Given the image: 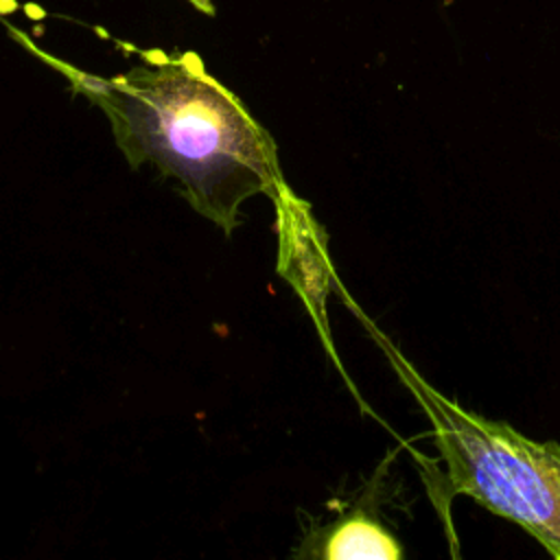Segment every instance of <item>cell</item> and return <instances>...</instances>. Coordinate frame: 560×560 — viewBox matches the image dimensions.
Segmentation results:
<instances>
[{"label":"cell","mask_w":560,"mask_h":560,"mask_svg":"<svg viewBox=\"0 0 560 560\" xmlns=\"http://www.w3.org/2000/svg\"><path fill=\"white\" fill-rule=\"evenodd\" d=\"M42 57L105 112L129 164L151 162L177 179L188 203L225 232L238 225V210L254 195L282 206L273 140L197 55H144V63L114 79Z\"/></svg>","instance_id":"1"},{"label":"cell","mask_w":560,"mask_h":560,"mask_svg":"<svg viewBox=\"0 0 560 560\" xmlns=\"http://www.w3.org/2000/svg\"><path fill=\"white\" fill-rule=\"evenodd\" d=\"M400 383L427 413L453 494L516 523L560 560V444L536 442L438 392L370 324Z\"/></svg>","instance_id":"2"},{"label":"cell","mask_w":560,"mask_h":560,"mask_svg":"<svg viewBox=\"0 0 560 560\" xmlns=\"http://www.w3.org/2000/svg\"><path fill=\"white\" fill-rule=\"evenodd\" d=\"M304 553L326 560L378 558L400 560L405 549L381 518L363 505L343 512L339 518L317 529L304 545Z\"/></svg>","instance_id":"3"},{"label":"cell","mask_w":560,"mask_h":560,"mask_svg":"<svg viewBox=\"0 0 560 560\" xmlns=\"http://www.w3.org/2000/svg\"><path fill=\"white\" fill-rule=\"evenodd\" d=\"M195 9H201L203 13H208V15H212L214 13V9H212V4H210V0H188Z\"/></svg>","instance_id":"4"}]
</instances>
